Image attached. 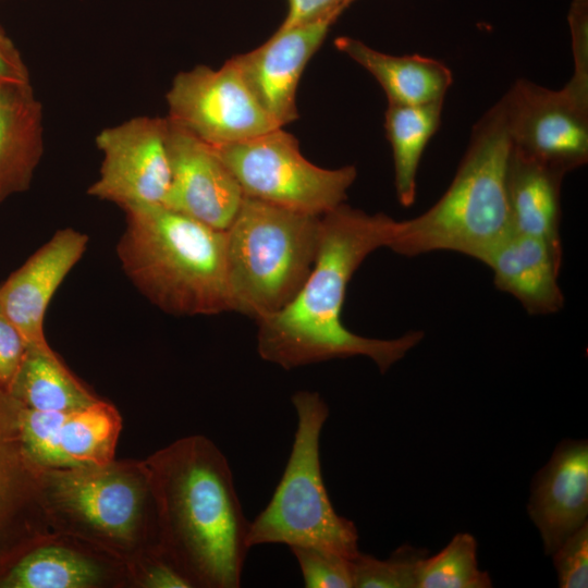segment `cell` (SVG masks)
<instances>
[{
	"label": "cell",
	"instance_id": "3957f363",
	"mask_svg": "<svg viewBox=\"0 0 588 588\" xmlns=\"http://www.w3.org/2000/svg\"><path fill=\"white\" fill-rule=\"evenodd\" d=\"M117 254L136 289L177 316L231 311L224 231L162 204L122 208Z\"/></svg>",
	"mask_w": 588,
	"mask_h": 588
},
{
	"label": "cell",
	"instance_id": "d6a6232c",
	"mask_svg": "<svg viewBox=\"0 0 588 588\" xmlns=\"http://www.w3.org/2000/svg\"><path fill=\"white\" fill-rule=\"evenodd\" d=\"M149 588H188L193 587L189 579L170 561L152 564L143 580Z\"/></svg>",
	"mask_w": 588,
	"mask_h": 588
},
{
	"label": "cell",
	"instance_id": "8992f818",
	"mask_svg": "<svg viewBox=\"0 0 588 588\" xmlns=\"http://www.w3.org/2000/svg\"><path fill=\"white\" fill-rule=\"evenodd\" d=\"M297 427L283 475L266 507L249 524L248 546L282 543L331 552L348 560L360 554L355 524L339 515L327 492L320 437L330 411L318 392L292 396Z\"/></svg>",
	"mask_w": 588,
	"mask_h": 588
},
{
	"label": "cell",
	"instance_id": "30bf717a",
	"mask_svg": "<svg viewBox=\"0 0 588 588\" xmlns=\"http://www.w3.org/2000/svg\"><path fill=\"white\" fill-rule=\"evenodd\" d=\"M168 118L135 117L101 130L99 176L87 193L121 208L162 204L170 186Z\"/></svg>",
	"mask_w": 588,
	"mask_h": 588
},
{
	"label": "cell",
	"instance_id": "e0dca14e",
	"mask_svg": "<svg viewBox=\"0 0 588 588\" xmlns=\"http://www.w3.org/2000/svg\"><path fill=\"white\" fill-rule=\"evenodd\" d=\"M483 262L492 269L495 286L518 299L529 314L549 315L563 307L558 283L561 260L544 242L513 231Z\"/></svg>",
	"mask_w": 588,
	"mask_h": 588
},
{
	"label": "cell",
	"instance_id": "6da1fadb",
	"mask_svg": "<svg viewBox=\"0 0 588 588\" xmlns=\"http://www.w3.org/2000/svg\"><path fill=\"white\" fill-rule=\"evenodd\" d=\"M400 221L344 203L319 218L313 269L294 299L257 321V351L266 362L293 369L336 358L365 356L381 373L424 338L412 331L396 339H372L350 331L341 313L348 282L365 258L391 248Z\"/></svg>",
	"mask_w": 588,
	"mask_h": 588
},
{
	"label": "cell",
	"instance_id": "52a82bcc",
	"mask_svg": "<svg viewBox=\"0 0 588 588\" xmlns=\"http://www.w3.org/2000/svg\"><path fill=\"white\" fill-rule=\"evenodd\" d=\"M212 147L245 197L317 217L344 203L357 175L354 166L324 169L311 163L282 127Z\"/></svg>",
	"mask_w": 588,
	"mask_h": 588
},
{
	"label": "cell",
	"instance_id": "cb8c5ba5",
	"mask_svg": "<svg viewBox=\"0 0 588 588\" xmlns=\"http://www.w3.org/2000/svg\"><path fill=\"white\" fill-rule=\"evenodd\" d=\"M21 404L0 385V529L22 500L34 468L20 433Z\"/></svg>",
	"mask_w": 588,
	"mask_h": 588
},
{
	"label": "cell",
	"instance_id": "d6986e66",
	"mask_svg": "<svg viewBox=\"0 0 588 588\" xmlns=\"http://www.w3.org/2000/svg\"><path fill=\"white\" fill-rule=\"evenodd\" d=\"M564 174L513 149L507 195L513 231L544 242L562 259L560 192Z\"/></svg>",
	"mask_w": 588,
	"mask_h": 588
},
{
	"label": "cell",
	"instance_id": "7c38bea8",
	"mask_svg": "<svg viewBox=\"0 0 588 588\" xmlns=\"http://www.w3.org/2000/svg\"><path fill=\"white\" fill-rule=\"evenodd\" d=\"M169 121L170 186L162 205L224 231L244 198L215 148Z\"/></svg>",
	"mask_w": 588,
	"mask_h": 588
},
{
	"label": "cell",
	"instance_id": "5bb4252c",
	"mask_svg": "<svg viewBox=\"0 0 588 588\" xmlns=\"http://www.w3.org/2000/svg\"><path fill=\"white\" fill-rule=\"evenodd\" d=\"M87 244L85 233L72 228L59 230L0 284V307L27 347H50L44 333L46 311Z\"/></svg>",
	"mask_w": 588,
	"mask_h": 588
},
{
	"label": "cell",
	"instance_id": "5b68a950",
	"mask_svg": "<svg viewBox=\"0 0 588 588\" xmlns=\"http://www.w3.org/2000/svg\"><path fill=\"white\" fill-rule=\"evenodd\" d=\"M319 218L244 196L224 230L231 311L258 321L294 299L315 262Z\"/></svg>",
	"mask_w": 588,
	"mask_h": 588
},
{
	"label": "cell",
	"instance_id": "ffe728a7",
	"mask_svg": "<svg viewBox=\"0 0 588 588\" xmlns=\"http://www.w3.org/2000/svg\"><path fill=\"white\" fill-rule=\"evenodd\" d=\"M334 44L378 81L389 103L418 106L443 101L453 81L450 69L432 58L388 54L347 36L336 38Z\"/></svg>",
	"mask_w": 588,
	"mask_h": 588
},
{
	"label": "cell",
	"instance_id": "f1b7e54d",
	"mask_svg": "<svg viewBox=\"0 0 588 588\" xmlns=\"http://www.w3.org/2000/svg\"><path fill=\"white\" fill-rule=\"evenodd\" d=\"M574 73L567 86L588 97V0H573L568 10Z\"/></svg>",
	"mask_w": 588,
	"mask_h": 588
},
{
	"label": "cell",
	"instance_id": "f546056e",
	"mask_svg": "<svg viewBox=\"0 0 588 588\" xmlns=\"http://www.w3.org/2000/svg\"><path fill=\"white\" fill-rule=\"evenodd\" d=\"M27 344L0 307V385L9 389L24 359Z\"/></svg>",
	"mask_w": 588,
	"mask_h": 588
},
{
	"label": "cell",
	"instance_id": "9a60e30c",
	"mask_svg": "<svg viewBox=\"0 0 588 588\" xmlns=\"http://www.w3.org/2000/svg\"><path fill=\"white\" fill-rule=\"evenodd\" d=\"M527 513L551 555L588 523V442L565 439L535 475Z\"/></svg>",
	"mask_w": 588,
	"mask_h": 588
},
{
	"label": "cell",
	"instance_id": "484cf974",
	"mask_svg": "<svg viewBox=\"0 0 588 588\" xmlns=\"http://www.w3.org/2000/svg\"><path fill=\"white\" fill-rule=\"evenodd\" d=\"M428 550L403 544L380 560L360 552L353 563V588H418V572Z\"/></svg>",
	"mask_w": 588,
	"mask_h": 588
},
{
	"label": "cell",
	"instance_id": "7a4b0ae2",
	"mask_svg": "<svg viewBox=\"0 0 588 588\" xmlns=\"http://www.w3.org/2000/svg\"><path fill=\"white\" fill-rule=\"evenodd\" d=\"M154 478L170 560L193 586L240 587L250 523L225 456L205 438L185 439L160 454Z\"/></svg>",
	"mask_w": 588,
	"mask_h": 588
},
{
	"label": "cell",
	"instance_id": "d4e9b609",
	"mask_svg": "<svg viewBox=\"0 0 588 588\" xmlns=\"http://www.w3.org/2000/svg\"><path fill=\"white\" fill-rule=\"evenodd\" d=\"M477 540L469 532H457L436 555L419 566L418 588H490L492 580L481 571Z\"/></svg>",
	"mask_w": 588,
	"mask_h": 588
},
{
	"label": "cell",
	"instance_id": "4316f807",
	"mask_svg": "<svg viewBox=\"0 0 588 588\" xmlns=\"http://www.w3.org/2000/svg\"><path fill=\"white\" fill-rule=\"evenodd\" d=\"M296 558L305 587L353 588V560L308 547L290 548Z\"/></svg>",
	"mask_w": 588,
	"mask_h": 588
},
{
	"label": "cell",
	"instance_id": "4dcf8cb0",
	"mask_svg": "<svg viewBox=\"0 0 588 588\" xmlns=\"http://www.w3.org/2000/svg\"><path fill=\"white\" fill-rule=\"evenodd\" d=\"M353 1L354 0H287L289 11L280 27L289 28L328 16L339 17Z\"/></svg>",
	"mask_w": 588,
	"mask_h": 588
},
{
	"label": "cell",
	"instance_id": "1f68e13d",
	"mask_svg": "<svg viewBox=\"0 0 588 588\" xmlns=\"http://www.w3.org/2000/svg\"><path fill=\"white\" fill-rule=\"evenodd\" d=\"M0 83H30L23 57L0 25Z\"/></svg>",
	"mask_w": 588,
	"mask_h": 588
},
{
	"label": "cell",
	"instance_id": "9c48e42d",
	"mask_svg": "<svg viewBox=\"0 0 588 588\" xmlns=\"http://www.w3.org/2000/svg\"><path fill=\"white\" fill-rule=\"evenodd\" d=\"M501 101L514 150L564 175L587 162V97L522 78Z\"/></svg>",
	"mask_w": 588,
	"mask_h": 588
},
{
	"label": "cell",
	"instance_id": "44dd1931",
	"mask_svg": "<svg viewBox=\"0 0 588 588\" xmlns=\"http://www.w3.org/2000/svg\"><path fill=\"white\" fill-rule=\"evenodd\" d=\"M8 392L37 412H66L97 402L50 348L27 347Z\"/></svg>",
	"mask_w": 588,
	"mask_h": 588
},
{
	"label": "cell",
	"instance_id": "8fae6325",
	"mask_svg": "<svg viewBox=\"0 0 588 588\" xmlns=\"http://www.w3.org/2000/svg\"><path fill=\"white\" fill-rule=\"evenodd\" d=\"M19 422L28 458L37 467L65 469L108 466L121 427L115 408L100 400L66 412H37L21 404Z\"/></svg>",
	"mask_w": 588,
	"mask_h": 588
},
{
	"label": "cell",
	"instance_id": "277c9868",
	"mask_svg": "<svg viewBox=\"0 0 588 588\" xmlns=\"http://www.w3.org/2000/svg\"><path fill=\"white\" fill-rule=\"evenodd\" d=\"M512 143L501 99L474 125L456 174L422 215L400 221L391 249L404 256L457 252L483 262L513 232L507 195Z\"/></svg>",
	"mask_w": 588,
	"mask_h": 588
},
{
	"label": "cell",
	"instance_id": "83f0119b",
	"mask_svg": "<svg viewBox=\"0 0 588 588\" xmlns=\"http://www.w3.org/2000/svg\"><path fill=\"white\" fill-rule=\"evenodd\" d=\"M559 587H588V523L572 532L551 554Z\"/></svg>",
	"mask_w": 588,
	"mask_h": 588
},
{
	"label": "cell",
	"instance_id": "4fadbf2b",
	"mask_svg": "<svg viewBox=\"0 0 588 588\" xmlns=\"http://www.w3.org/2000/svg\"><path fill=\"white\" fill-rule=\"evenodd\" d=\"M338 17L279 27L258 48L231 58L266 113L284 126L297 119L296 90L306 64Z\"/></svg>",
	"mask_w": 588,
	"mask_h": 588
},
{
	"label": "cell",
	"instance_id": "ac0fdd59",
	"mask_svg": "<svg viewBox=\"0 0 588 588\" xmlns=\"http://www.w3.org/2000/svg\"><path fill=\"white\" fill-rule=\"evenodd\" d=\"M42 154V106L30 83H0V203L29 188Z\"/></svg>",
	"mask_w": 588,
	"mask_h": 588
},
{
	"label": "cell",
	"instance_id": "603a6c76",
	"mask_svg": "<svg viewBox=\"0 0 588 588\" xmlns=\"http://www.w3.org/2000/svg\"><path fill=\"white\" fill-rule=\"evenodd\" d=\"M94 562L61 547H41L21 559L0 581L4 588H85L100 579Z\"/></svg>",
	"mask_w": 588,
	"mask_h": 588
},
{
	"label": "cell",
	"instance_id": "ba28073f",
	"mask_svg": "<svg viewBox=\"0 0 588 588\" xmlns=\"http://www.w3.org/2000/svg\"><path fill=\"white\" fill-rule=\"evenodd\" d=\"M167 103L170 121L211 146L281 127L261 108L231 59L217 70L197 65L176 74Z\"/></svg>",
	"mask_w": 588,
	"mask_h": 588
},
{
	"label": "cell",
	"instance_id": "2e32d148",
	"mask_svg": "<svg viewBox=\"0 0 588 588\" xmlns=\"http://www.w3.org/2000/svg\"><path fill=\"white\" fill-rule=\"evenodd\" d=\"M51 485L58 501L102 534L128 539L142 516L144 487L123 471L103 467L58 470Z\"/></svg>",
	"mask_w": 588,
	"mask_h": 588
},
{
	"label": "cell",
	"instance_id": "7402d4cb",
	"mask_svg": "<svg viewBox=\"0 0 588 588\" xmlns=\"http://www.w3.org/2000/svg\"><path fill=\"white\" fill-rule=\"evenodd\" d=\"M442 107L443 101L418 106L388 105L384 128L392 148L396 196L404 207L415 201L421 156L440 125Z\"/></svg>",
	"mask_w": 588,
	"mask_h": 588
}]
</instances>
